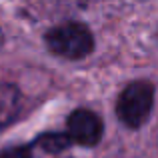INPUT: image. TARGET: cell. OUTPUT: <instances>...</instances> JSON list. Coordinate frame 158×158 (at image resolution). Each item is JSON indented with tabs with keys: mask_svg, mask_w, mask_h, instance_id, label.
Here are the masks:
<instances>
[{
	"mask_svg": "<svg viewBox=\"0 0 158 158\" xmlns=\"http://www.w3.org/2000/svg\"><path fill=\"white\" fill-rule=\"evenodd\" d=\"M20 92L12 84H0V130L18 116Z\"/></svg>",
	"mask_w": 158,
	"mask_h": 158,
	"instance_id": "4",
	"label": "cell"
},
{
	"mask_svg": "<svg viewBox=\"0 0 158 158\" xmlns=\"http://www.w3.org/2000/svg\"><path fill=\"white\" fill-rule=\"evenodd\" d=\"M0 38H2V36H0Z\"/></svg>",
	"mask_w": 158,
	"mask_h": 158,
	"instance_id": "7",
	"label": "cell"
},
{
	"mask_svg": "<svg viewBox=\"0 0 158 158\" xmlns=\"http://www.w3.org/2000/svg\"><path fill=\"white\" fill-rule=\"evenodd\" d=\"M68 134L70 142H78L82 146H94L102 138V120L90 110H74L68 118Z\"/></svg>",
	"mask_w": 158,
	"mask_h": 158,
	"instance_id": "3",
	"label": "cell"
},
{
	"mask_svg": "<svg viewBox=\"0 0 158 158\" xmlns=\"http://www.w3.org/2000/svg\"><path fill=\"white\" fill-rule=\"evenodd\" d=\"M152 104H154V86L150 82L138 80L130 82L122 90L118 102H116V112L126 126L138 128L148 120Z\"/></svg>",
	"mask_w": 158,
	"mask_h": 158,
	"instance_id": "2",
	"label": "cell"
},
{
	"mask_svg": "<svg viewBox=\"0 0 158 158\" xmlns=\"http://www.w3.org/2000/svg\"><path fill=\"white\" fill-rule=\"evenodd\" d=\"M0 158H30L28 148H10V150L2 152Z\"/></svg>",
	"mask_w": 158,
	"mask_h": 158,
	"instance_id": "6",
	"label": "cell"
},
{
	"mask_svg": "<svg viewBox=\"0 0 158 158\" xmlns=\"http://www.w3.org/2000/svg\"><path fill=\"white\" fill-rule=\"evenodd\" d=\"M46 44L58 56L68 58V60H78V58H84L86 54L92 52L94 40L84 24L64 22L54 26L46 34Z\"/></svg>",
	"mask_w": 158,
	"mask_h": 158,
	"instance_id": "1",
	"label": "cell"
},
{
	"mask_svg": "<svg viewBox=\"0 0 158 158\" xmlns=\"http://www.w3.org/2000/svg\"><path fill=\"white\" fill-rule=\"evenodd\" d=\"M38 144L46 152H60L64 148H68L70 138H68V134H46L38 140Z\"/></svg>",
	"mask_w": 158,
	"mask_h": 158,
	"instance_id": "5",
	"label": "cell"
}]
</instances>
